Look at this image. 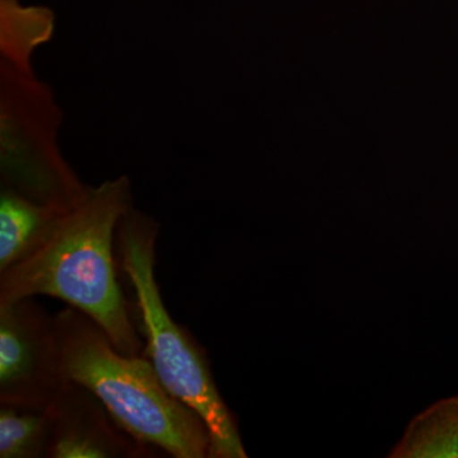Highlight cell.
<instances>
[{
	"label": "cell",
	"instance_id": "6da1fadb",
	"mask_svg": "<svg viewBox=\"0 0 458 458\" xmlns=\"http://www.w3.org/2000/svg\"><path fill=\"white\" fill-rule=\"evenodd\" d=\"M132 205L125 174L90 186L47 245L0 273V303L56 298L92 318L117 351L141 355L144 340L120 286L114 254L117 227Z\"/></svg>",
	"mask_w": 458,
	"mask_h": 458
},
{
	"label": "cell",
	"instance_id": "7a4b0ae2",
	"mask_svg": "<svg viewBox=\"0 0 458 458\" xmlns=\"http://www.w3.org/2000/svg\"><path fill=\"white\" fill-rule=\"evenodd\" d=\"M54 318L69 381L95 394L137 441L174 458H210L203 419L165 390L147 358L117 351L107 334L73 307Z\"/></svg>",
	"mask_w": 458,
	"mask_h": 458
},
{
	"label": "cell",
	"instance_id": "3957f363",
	"mask_svg": "<svg viewBox=\"0 0 458 458\" xmlns=\"http://www.w3.org/2000/svg\"><path fill=\"white\" fill-rule=\"evenodd\" d=\"M159 223L132 205L119 223L120 267L135 294L141 355L174 397L203 419L210 437V458H246L236 418L223 400L207 351L188 328L172 318L156 276Z\"/></svg>",
	"mask_w": 458,
	"mask_h": 458
},
{
	"label": "cell",
	"instance_id": "277c9868",
	"mask_svg": "<svg viewBox=\"0 0 458 458\" xmlns=\"http://www.w3.org/2000/svg\"><path fill=\"white\" fill-rule=\"evenodd\" d=\"M63 113L35 69L0 63V181L40 203L63 210L80 204L90 188L59 147Z\"/></svg>",
	"mask_w": 458,
	"mask_h": 458
},
{
	"label": "cell",
	"instance_id": "5b68a950",
	"mask_svg": "<svg viewBox=\"0 0 458 458\" xmlns=\"http://www.w3.org/2000/svg\"><path fill=\"white\" fill-rule=\"evenodd\" d=\"M68 382L54 315L33 297L0 303V405L45 411Z\"/></svg>",
	"mask_w": 458,
	"mask_h": 458
},
{
	"label": "cell",
	"instance_id": "8992f818",
	"mask_svg": "<svg viewBox=\"0 0 458 458\" xmlns=\"http://www.w3.org/2000/svg\"><path fill=\"white\" fill-rule=\"evenodd\" d=\"M47 411L53 421L50 458H147L158 451L126 432L77 382L69 381Z\"/></svg>",
	"mask_w": 458,
	"mask_h": 458
},
{
	"label": "cell",
	"instance_id": "52a82bcc",
	"mask_svg": "<svg viewBox=\"0 0 458 458\" xmlns=\"http://www.w3.org/2000/svg\"><path fill=\"white\" fill-rule=\"evenodd\" d=\"M68 212L0 189V273L47 245Z\"/></svg>",
	"mask_w": 458,
	"mask_h": 458
},
{
	"label": "cell",
	"instance_id": "ba28073f",
	"mask_svg": "<svg viewBox=\"0 0 458 458\" xmlns=\"http://www.w3.org/2000/svg\"><path fill=\"white\" fill-rule=\"evenodd\" d=\"M387 457L458 458V394L415 415Z\"/></svg>",
	"mask_w": 458,
	"mask_h": 458
},
{
	"label": "cell",
	"instance_id": "9c48e42d",
	"mask_svg": "<svg viewBox=\"0 0 458 458\" xmlns=\"http://www.w3.org/2000/svg\"><path fill=\"white\" fill-rule=\"evenodd\" d=\"M54 31L55 14L50 8L0 0V63L33 69V54L51 40Z\"/></svg>",
	"mask_w": 458,
	"mask_h": 458
},
{
	"label": "cell",
	"instance_id": "30bf717a",
	"mask_svg": "<svg viewBox=\"0 0 458 458\" xmlns=\"http://www.w3.org/2000/svg\"><path fill=\"white\" fill-rule=\"evenodd\" d=\"M49 411L0 405V458H50Z\"/></svg>",
	"mask_w": 458,
	"mask_h": 458
}]
</instances>
